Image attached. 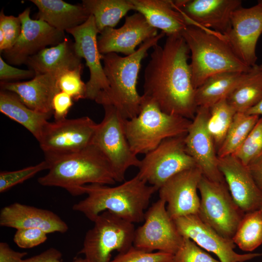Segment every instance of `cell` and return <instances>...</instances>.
I'll return each mask as SVG.
<instances>
[{
	"label": "cell",
	"mask_w": 262,
	"mask_h": 262,
	"mask_svg": "<svg viewBox=\"0 0 262 262\" xmlns=\"http://www.w3.org/2000/svg\"><path fill=\"white\" fill-rule=\"evenodd\" d=\"M144 71V94L164 112L193 120L197 106L188 62L190 50L181 35L168 36L152 47Z\"/></svg>",
	"instance_id": "cell-1"
},
{
	"label": "cell",
	"mask_w": 262,
	"mask_h": 262,
	"mask_svg": "<svg viewBox=\"0 0 262 262\" xmlns=\"http://www.w3.org/2000/svg\"><path fill=\"white\" fill-rule=\"evenodd\" d=\"M158 189L137 175L114 187L91 184L81 188L84 199L74 204L72 210L83 214L93 222L101 213L108 211L130 222L144 221L145 210L150 199Z\"/></svg>",
	"instance_id": "cell-2"
},
{
	"label": "cell",
	"mask_w": 262,
	"mask_h": 262,
	"mask_svg": "<svg viewBox=\"0 0 262 262\" xmlns=\"http://www.w3.org/2000/svg\"><path fill=\"white\" fill-rule=\"evenodd\" d=\"M164 35L162 32L146 40L130 55L122 57L116 53L102 54L109 89L95 101L102 106L113 105L124 119H131L137 116L144 100L143 96L139 95L136 89L141 62L148 50Z\"/></svg>",
	"instance_id": "cell-3"
},
{
	"label": "cell",
	"mask_w": 262,
	"mask_h": 262,
	"mask_svg": "<svg viewBox=\"0 0 262 262\" xmlns=\"http://www.w3.org/2000/svg\"><path fill=\"white\" fill-rule=\"evenodd\" d=\"M45 156L49 171L37 180L42 186L61 187L77 196L86 185L116 182L108 162L93 144L76 152Z\"/></svg>",
	"instance_id": "cell-4"
},
{
	"label": "cell",
	"mask_w": 262,
	"mask_h": 262,
	"mask_svg": "<svg viewBox=\"0 0 262 262\" xmlns=\"http://www.w3.org/2000/svg\"><path fill=\"white\" fill-rule=\"evenodd\" d=\"M181 35L191 54L190 65L196 89L215 74L226 72H246L251 68L238 58L222 34L189 25Z\"/></svg>",
	"instance_id": "cell-5"
},
{
	"label": "cell",
	"mask_w": 262,
	"mask_h": 262,
	"mask_svg": "<svg viewBox=\"0 0 262 262\" xmlns=\"http://www.w3.org/2000/svg\"><path fill=\"white\" fill-rule=\"evenodd\" d=\"M143 97L138 115L123 121L127 139L136 155L146 154L165 139L186 134L192 120L166 114L153 101Z\"/></svg>",
	"instance_id": "cell-6"
},
{
	"label": "cell",
	"mask_w": 262,
	"mask_h": 262,
	"mask_svg": "<svg viewBox=\"0 0 262 262\" xmlns=\"http://www.w3.org/2000/svg\"><path fill=\"white\" fill-rule=\"evenodd\" d=\"M93 222L79 252L84 255L86 262H109L114 251L122 253L133 246V223L108 211L100 213Z\"/></svg>",
	"instance_id": "cell-7"
},
{
	"label": "cell",
	"mask_w": 262,
	"mask_h": 262,
	"mask_svg": "<svg viewBox=\"0 0 262 262\" xmlns=\"http://www.w3.org/2000/svg\"><path fill=\"white\" fill-rule=\"evenodd\" d=\"M103 107L104 116L98 124L92 144L108 162L116 181L122 182L127 170L131 166L138 168L141 160L131 148L124 129V118L113 105Z\"/></svg>",
	"instance_id": "cell-8"
},
{
	"label": "cell",
	"mask_w": 262,
	"mask_h": 262,
	"mask_svg": "<svg viewBox=\"0 0 262 262\" xmlns=\"http://www.w3.org/2000/svg\"><path fill=\"white\" fill-rule=\"evenodd\" d=\"M198 190L199 218L224 238L232 240L245 213L233 200L226 182L213 181L202 176Z\"/></svg>",
	"instance_id": "cell-9"
},
{
	"label": "cell",
	"mask_w": 262,
	"mask_h": 262,
	"mask_svg": "<svg viewBox=\"0 0 262 262\" xmlns=\"http://www.w3.org/2000/svg\"><path fill=\"white\" fill-rule=\"evenodd\" d=\"M186 134L168 138L145 154L136 175L158 190L167 180L183 171L196 167L187 152Z\"/></svg>",
	"instance_id": "cell-10"
},
{
	"label": "cell",
	"mask_w": 262,
	"mask_h": 262,
	"mask_svg": "<svg viewBox=\"0 0 262 262\" xmlns=\"http://www.w3.org/2000/svg\"><path fill=\"white\" fill-rule=\"evenodd\" d=\"M165 202L160 199L145 212L143 224L135 229L133 246L147 252L174 255L181 246L183 237L169 215Z\"/></svg>",
	"instance_id": "cell-11"
},
{
	"label": "cell",
	"mask_w": 262,
	"mask_h": 262,
	"mask_svg": "<svg viewBox=\"0 0 262 262\" xmlns=\"http://www.w3.org/2000/svg\"><path fill=\"white\" fill-rule=\"evenodd\" d=\"M97 126L87 116L48 121L38 141L45 156L76 152L92 144Z\"/></svg>",
	"instance_id": "cell-12"
},
{
	"label": "cell",
	"mask_w": 262,
	"mask_h": 262,
	"mask_svg": "<svg viewBox=\"0 0 262 262\" xmlns=\"http://www.w3.org/2000/svg\"><path fill=\"white\" fill-rule=\"evenodd\" d=\"M30 15V8L19 14L21 33L11 49L1 52L10 64H25L30 57L48 46L59 44L66 38L64 32L56 29L43 20L33 19Z\"/></svg>",
	"instance_id": "cell-13"
},
{
	"label": "cell",
	"mask_w": 262,
	"mask_h": 262,
	"mask_svg": "<svg viewBox=\"0 0 262 262\" xmlns=\"http://www.w3.org/2000/svg\"><path fill=\"white\" fill-rule=\"evenodd\" d=\"M262 33V3L249 8L242 6L232 14L231 26L224 36L234 53L245 65L256 64V46Z\"/></svg>",
	"instance_id": "cell-14"
},
{
	"label": "cell",
	"mask_w": 262,
	"mask_h": 262,
	"mask_svg": "<svg viewBox=\"0 0 262 262\" xmlns=\"http://www.w3.org/2000/svg\"><path fill=\"white\" fill-rule=\"evenodd\" d=\"M66 32L73 36L76 51L85 60L89 69L86 98L95 100L100 95L108 91L109 85L101 63L102 54L98 49L97 37L99 33L94 16L91 15L84 23Z\"/></svg>",
	"instance_id": "cell-15"
},
{
	"label": "cell",
	"mask_w": 262,
	"mask_h": 262,
	"mask_svg": "<svg viewBox=\"0 0 262 262\" xmlns=\"http://www.w3.org/2000/svg\"><path fill=\"white\" fill-rule=\"evenodd\" d=\"M180 233L190 239L197 246L214 254L220 262H245L262 255V253L238 254L232 240L224 238L204 223L197 214H191L174 220Z\"/></svg>",
	"instance_id": "cell-16"
},
{
	"label": "cell",
	"mask_w": 262,
	"mask_h": 262,
	"mask_svg": "<svg viewBox=\"0 0 262 262\" xmlns=\"http://www.w3.org/2000/svg\"><path fill=\"white\" fill-rule=\"evenodd\" d=\"M174 4L188 26L194 25L224 35L230 28L233 13L240 0H178Z\"/></svg>",
	"instance_id": "cell-17"
},
{
	"label": "cell",
	"mask_w": 262,
	"mask_h": 262,
	"mask_svg": "<svg viewBox=\"0 0 262 262\" xmlns=\"http://www.w3.org/2000/svg\"><path fill=\"white\" fill-rule=\"evenodd\" d=\"M209 108L198 107L185 136L186 150L203 176L213 181L224 182L218 168V157L213 139L206 127Z\"/></svg>",
	"instance_id": "cell-18"
},
{
	"label": "cell",
	"mask_w": 262,
	"mask_h": 262,
	"mask_svg": "<svg viewBox=\"0 0 262 262\" xmlns=\"http://www.w3.org/2000/svg\"><path fill=\"white\" fill-rule=\"evenodd\" d=\"M202 176L196 166L179 173L160 187V199L165 202L172 219L197 214L200 200L198 185Z\"/></svg>",
	"instance_id": "cell-19"
},
{
	"label": "cell",
	"mask_w": 262,
	"mask_h": 262,
	"mask_svg": "<svg viewBox=\"0 0 262 262\" xmlns=\"http://www.w3.org/2000/svg\"><path fill=\"white\" fill-rule=\"evenodd\" d=\"M157 34V29L138 12L126 16L119 28L104 29L98 37V47L101 54L121 53L128 56L135 52L138 45Z\"/></svg>",
	"instance_id": "cell-20"
},
{
	"label": "cell",
	"mask_w": 262,
	"mask_h": 262,
	"mask_svg": "<svg viewBox=\"0 0 262 262\" xmlns=\"http://www.w3.org/2000/svg\"><path fill=\"white\" fill-rule=\"evenodd\" d=\"M218 168L236 204L245 213L260 209L262 192L247 166L233 155L218 157Z\"/></svg>",
	"instance_id": "cell-21"
},
{
	"label": "cell",
	"mask_w": 262,
	"mask_h": 262,
	"mask_svg": "<svg viewBox=\"0 0 262 262\" xmlns=\"http://www.w3.org/2000/svg\"><path fill=\"white\" fill-rule=\"evenodd\" d=\"M0 226L14 228H37L46 233H64L68 229L67 224L53 212L15 202L2 208Z\"/></svg>",
	"instance_id": "cell-22"
},
{
	"label": "cell",
	"mask_w": 262,
	"mask_h": 262,
	"mask_svg": "<svg viewBox=\"0 0 262 262\" xmlns=\"http://www.w3.org/2000/svg\"><path fill=\"white\" fill-rule=\"evenodd\" d=\"M59 74L36 75L25 82H0L1 89L15 93L26 106L35 111L53 115L52 99L60 91L57 84Z\"/></svg>",
	"instance_id": "cell-23"
},
{
	"label": "cell",
	"mask_w": 262,
	"mask_h": 262,
	"mask_svg": "<svg viewBox=\"0 0 262 262\" xmlns=\"http://www.w3.org/2000/svg\"><path fill=\"white\" fill-rule=\"evenodd\" d=\"M134 10L141 14L149 24L167 36L181 35L188 26L184 16L171 0H131Z\"/></svg>",
	"instance_id": "cell-24"
},
{
	"label": "cell",
	"mask_w": 262,
	"mask_h": 262,
	"mask_svg": "<svg viewBox=\"0 0 262 262\" xmlns=\"http://www.w3.org/2000/svg\"><path fill=\"white\" fill-rule=\"evenodd\" d=\"M82 60L76 51L74 42L66 37L59 44L46 48L30 57L25 64L36 75L60 74L83 66Z\"/></svg>",
	"instance_id": "cell-25"
},
{
	"label": "cell",
	"mask_w": 262,
	"mask_h": 262,
	"mask_svg": "<svg viewBox=\"0 0 262 262\" xmlns=\"http://www.w3.org/2000/svg\"><path fill=\"white\" fill-rule=\"evenodd\" d=\"M30 1L38 10L34 19L64 32L83 24L91 15L82 4H71L62 0Z\"/></svg>",
	"instance_id": "cell-26"
},
{
	"label": "cell",
	"mask_w": 262,
	"mask_h": 262,
	"mask_svg": "<svg viewBox=\"0 0 262 262\" xmlns=\"http://www.w3.org/2000/svg\"><path fill=\"white\" fill-rule=\"evenodd\" d=\"M0 112L18 123L37 140L51 115L35 111L26 106L14 93L1 89Z\"/></svg>",
	"instance_id": "cell-27"
},
{
	"label": "cell",
	"mask_w": 262,
	"mask_h": 262,
	"mask_svg": "<svg viewBox=\"0 0 262 262\" xmlns=\"http://www.w3.org/2000/svg\"><path fill=\"white\" fill-rule=\"evenodd\" d=\"M247 72H226L209 77L196 89L197 107L210 108L220 100L227 98L245 79Z\"/></svg>",
	"instance_id": "cell-28"
},
{
	"label": "cell",
	"mask_w": 262,
	"mask_h": 262,
	"mask_svg": "<svg viewBox=\"0 0 262 262\" xmlns=\"http://www.w3.org/2000/svg\"><path fill=\"white\" fill-rule=\"evenodd\" d=\"M236 112L246 113L262 99V69L251 67L241 83L227 97Z\"/></svg>",
	"instance_id": "cell-29"
},
{
	"label": "cell",
	"mask_w": 262,
	"mask_h": 262,
	"mask_svg": "<svg viewBox=\"0 0 262 262\" xmlns=\"http://www.w3.org/2000/svg\"><path fill=\"white\" fill-rule=\"evenodd\" d=\"M82 5L94 16L99 33L107 28H114L130 10L131 0H83Z\"/></svg>",
	"instance_id": "cell-30"
},
{
	"label": "cell",
	"mask_w": 262,
	"mask_h": 262,
	"mask_svg": "<svg viewBox=\"0 0 262 262\" xmlns=\"http://www.w3.org/2000/svg\"><path fill=\"white\" fill-rule=\"evenodd\" d=\"M260 116L237 112L218 149V157L233 155L242 145Z\"/></svg>",
	"instance_id": "cell-31"
},
{
	"label": "cell",
	"mask_w": 262,
	"mask_h": 262,
	"mask_svg": "<svg viewBox=\"0 0 262 262\" xmlns=\"http://www.w3.org/2000/svg\"><path fill=\"white\" fill-rule=\"evenodd\" d=\"M240 249L251 252L262 244V210L245 213L232 238Z\"/></svg>",
	"instance_id": "cell-32"
},
{
	"label": "cell",
	"mask_w": 262,
	"mask_h": 262,
	"mask_svg": "<svg viewBox=\"0 0 262 262\" xmlns=\"http://www.w3.org/2000/svg\"><path fill=\"white\" fill-rule=\"evenodd\" d=\"M236 113L226 98L220 100L209 108L206 127L213 139L216 151L222 145Z\"/></svg>",
	"instance_id": "cell-33"
},
{
	"label": "cell",
	"mask_w": 262,
	"mask_h": 262,
	"mask_svg": "<svg viewBox=\"0 0 262 262\" xmlns=\"http://www.w3.org/2000/svg\"><path fill=\"white\" fill-rule=\"evenodd\" d=\"M83 66L62 72L57 76V84L61 91L69 95L75 101L86 98V85L82 80Z\"/></svg>",
	"instance_id": "cell-34"
},
{
	"label": "cell",
	"mask_w": 262,
	"mask_h": 262,
	"mask_svg": "<svg viewBox=\"0 0 262 262\" xmlns=\"http://www.w3.org/2000/svg\"><path fill=\"white\" fill-rule=\"evenodd\" d=\"M262 151V116L260 117L242 145L233 155L247 166Z\"/></svg>",
	"instance_id": "cell-35"
},
{
	"label": "cell",
	"mask_w": 262,
	"mask_h": 262,
	"mask_svg": "<svg viewBox=\"0 0 262 262\" xmlns=\"http://www.w3.org/2000/svg\"><path fill=\"white\" fill-rule=\"evenodd\" d=\"M49 164L46 160L39 164L19 170L2 171L0 173V192L2 193L16 185L32 178L44 170L49 169Z\"/></svg>",
	"instance_id": "cell-36"
},
{
	"label": "cell",
	"mask_w": 262,
	"mask_h": 262,
	"mask_svg": "<svg viewBox=\"0 0 262 262\" xmlns=\"http://www.w3.org/2000/svg\"><path fill=\"white\" fill-rule=\"evenodd\" d=\"M172 262H220L213 258L190 239L183 237V242L173 255Z\"/></svg>",
	"instance_id": "cell-37"
},
{
	"label": "cell",
	"mask_w": 262,
	"mask_h": 262,
	"mask_svg": "<svg viewBox=\"0 0 262 262\" xmlns=\"http://www.w3.org/2000/svg\"><path fill=\"white\" fill-rule=\"evenodd\" d=\"M173 257V254L163 252H145L133 246L109 262H172Z\"/></svg>",
	"instance_id": "cell-38"
},
{
	"label": "cell",
	"mask_w": 262,
	"mask_h": 262,
	"mask_svg": "<svg viewBox=\"0 0 262 262\" xmlns=\"http://www.w3.org/2000/svg\"><path fill=\"white\" fill-rule=\"evenodd\" d=\"M0 30L4 35V43L0 48L2 52L11 49L17 40L21 32V22L18 16H6L3 10L0 13Z\"/></svg>",
	"instance_id": "cell-39"
},
{
	"label": "cell",
	"mask_w": 262,
	"mask_h": 262,
	"mask_svg": "<svg viewBox=\"0 0 262 262\" xmlns=\"http://www.w3.org/2000/svg\"><path fill=\"white\" fill-rule=\"evenodd\" d=\"M47 233L37 228H23L16 229L13 241L22 248H31L39 246L48 239Z\"/></svg>",
	"instance_id": "cell-40"
},
{
	"label": "cell",
	"mask_w": 262,
	"mask_h": 262,
	"mask_svg": "<svg viewBox=\"0 0 262 262\" xmlns=\"http://www.w3.org/2000/svg\"><path fill=\"white\" fill-rule=\"evenodd\" d=\"M35 75L33 70L15 67L5 62L1 56L0 57V82H10L14 80L33 78Z\"/></svg>",
	"instance_id": "cell-41"
},
{
	"label": "cell",
	"mask_w": 262,
	"mask_h": 262,
	"mask_svg": "<svg viewBox=\"0 0 262 262\" xmlns=\"http://www.w3.org/2000/svg\"><path fill=\"white\" fill-rule=\"evenodd\" d=\"M73 104V99L66 93L59 91L54 96L52 101V109L55 121L66 118Z\"/></svg>",
	"instance_id": "cell-42"
},
{
	"label": "cell",
	"mask_w": 262,
	"mask_h": 262,
	"mask_svg": "<svg viewBox=\"0 0 262 262\" xmlns=\"http://www.w3.org/2000/svg\"><path fill=\"white\" fill-rule=\"evenodd\" d=\"M62 254L58 249L50 247L39 254L24 260L23 262H63ZM70 262H86L84 259L76 258Z\"/></svg>",
	"instance_id": "cell-43"
},
{
	"label": "cell",
	"mask_w": 262,
	"mask_h": 262,
	"mask_svg": "<svg viewBox=\"0 0 262 262\" xmlns=\"http://www.w3.org/2000/svg\"><path fill=\"white\" fill-rule=\"evenodd\" d=\"M27 255L26 252L13 250L7 243H0V262H23Z\"/></svg>",
	"instance_id": "cell-44"
},
{
	"label": "cell",
	"mask_w": 262,
	"mask_h": 262,
	"mask_svg": "<svg viewBox=\"0 0 262 262\" xmlns=\"http://www.w3.org/2000/svg\"><path fill=\"white\" fill-rule=\"evenodd\" d=\"M247 167L256 185L262 192V151L249 163Z\"/></svg>",
	"instance_id": "cell-45"
},
{
	"label": "cell",
	"mask_w": 262,
	"mask_h": 262,
	"mask_svg": "<svg viewBox=\"0 0 262 262\" xmlns=\"http://www.w3.org/2000/svg\"><path fill=\"white\" fill-rule=\"evenodd\" d=\"M246 113L249 115H254L262 116V99L256 105L250 109Z\"/></svg>",
	"instance_id": "cell-46"
},
{
	"label": "cell",
	"mask_w": 262,
	"mask_h": 262,
	"mask_svg": "<svg viewBox=\"0 0 262 262\" xmlns=\"http://www.w3.org/2000/svg\"><path fill=\"white\" fill-rule=\"evenodd\" d=\"M259 66L260 68L261 69H262V64L261 65H259Z\"/></svg>",
	"instance_id": "cell-47"
},
{
	"label": "cell",
	"mask_w": 262,
	"mask_h": 262,
	"mask_svg": "<svg viewBox=\"0 0 262 262\" xmlns=\"http://www.w3.org/2000/svg\"><path fill=\"white\" fill-rule=\"evenodd\" d=\"M259 2H261V3H262V0H258Z\"/></svg>",
	"instance_id": "cell-48"
},
{
	"label": "cell",
	"mask_w": 262,
	"mask_h": 262,
	"mask_svg": "<svg viewBox=\"0 0 262 262\" xmlns=\"http://www.w3.org/2000/svg\"><path fill=\"white\" fill-rule=\"evenodd\" d=\"M260 209H261L262 210V206L261 208H260Z\"/></svg>",
	"instance_id": "cell-49"
}]
</instances>
